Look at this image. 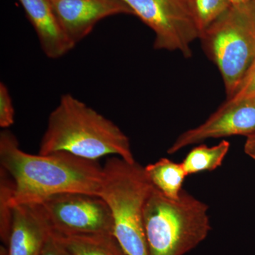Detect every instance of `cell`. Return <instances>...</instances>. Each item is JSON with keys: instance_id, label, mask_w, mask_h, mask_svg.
Returning <instances> with one entry per match:
<instances>
[{"instance_id": "obj_5", "label": "cell", "mask_w": 255, "mask_h": 255, "mask_svg": "<svg viewBox=\"0 0 255 255\" xmlns=\"http://www.w3.org/2000/svg\"><path fill=\"white\" fill-rule=\"evenodd\" d=\"M206 55L217 66L227 97L255 59V3L232 6L201 33Z\"/></svg>"}, {"instance_id": "obj_11", "label": "cell", "mask_w": 255, "mask_h": 255, "mask_svg": "<svg viewBox=\"0 0 255 255\" xmlns=\"http://www.w3.org/2000/svg\"><path fill=\"white\" fill-rule=\"evenodd\" d=\"M34 28L43 53L57 59L67 54L75 45L65 34L49 0H18Z\"/></svg>"}, {"instance_id": "obj_21", "label": "cell", "mask_w": 255, "mask_h": 255, "mask_svg": "<svg viewBox=\"0 0 255 255\" xmlns=\"http://www.w3.org/2000/svg\"><path fill=\"white\" fill-rule=\"evenodd\" d=\"M230 1H231V4L233 6H238V5L248 4V3L251 2L254 0H230Z\"/></svg>"}, {"instance_id": "obj_19", "label": "cell", "mask_w": 255, "mask_h": 255, "mask_svg": "<svg viewBox=\"0 0 255 255\" xmlns=\"http://www.w3.org/2000/svg\"><path fill=\"white\" fill-rule=\"evenodd\" d=\"M40 255H70L52 233Z\"/></svg>"}, {"instance_id": "obj_7", "label": "cell", "mask_w": 255, "mask_h": 255, "mask_svg": "<svg viewBox=\"0 0 255 255\" xmlns=\"http://www.w3.org/2000/svg\"><path fill=\"white\" fill-rule=\"evenodd\" d=\"M52 232L60 234H114L110 208L100 196L65 193L38 203Z\"/></svg>"}, {"instance_id": "obj_20", "label": "cell", "mask_w": 255, "mask_h": 255, "mask_svg": "<svg viewBox=\"0 0 255 255\" xmlns=\"http://www.w3.org/2000/svg\"><path fill=\"white\" fill-rule=\"evenodd\" d=\"M246 137L244 146L245 152L255 160V132Z\"/></svg>"}, {"instance_id": "obj_16", "label": "cell", "mask_w": 255, "mask_h": 255, "mask_svg": "<svg viewBox=\"0 0 255 255\" xmlns=\"http://www.w3.org/2000/svg\"><path fill=\"white\" fill-rule=\"evenodd\" d=\"M0 176V236L1 241L7 245L12 223V209L9 199L13 189V183L9 174L1 169Z\"/></svg>"}, {"instance_id": "obj_2", "label": "cell", "mask_w": 255, "mask_h": 255, "mask_svg": "<svg viewBox=\"0 0 255 255\" xmlns=\"http://www.w3.org/2000/svg\"><path fill=\"white\" fill-rule=\"evenodd\" d=\"M59 152L94 161L111 155L135 161L130 140L122 129L69 94L60 97L50 114L38 153Z\"/></svg>"}, {"instance_id": "obj_8", "label": "cell", "mask_w": 255, "mask_h": 255, "mask_svg": "<svg viewBox=\"0 0 255 255\" xmlns=\"http://www.w3.org/2000/svg\"><path fill=\"white\" fill-rule=\"evenodd\" d=\"M255 132V99L226 100L204 123L182 132L167 152L173 155L189 145L208 139L236 135L248 136Z\"/></svg>"}, {"instance_id": "obj_3", "label": "cell", "mask_w": 255, "mask_h": 255, "mask_svg": "<svg viewBox=\"0 0 255 255\" xmlns=\"http://www.w3.org/2000/svg\"><path fill=\"white\" fill-rule=\"evenodd\" d=\"M144 228L149 255H185L211 230L209 206L183 189L169 199L154 187L146 201Z\"/></svg>"}, {"instance_id": "obj_9", "label": "cell", "mask_w": 255, "mask_h": 255, "mask_svg": "<svg viewBox=\"0 0 255 255\" xmlns=\"http://www.w3.org/2000/svg\"><path fill=\"white\" fill-rule=\"evenodd\" d=\"M60 25L74 45L90 34L103 18L132 14L123 0H49Z\"/></svg>"}, {"instance_id": "obj_15", "label": "cell", "mask_w": 255, "mask_h": 255, "mask_svg": "<svg viewBox=\"0 0 255 255\" xmlns=\"http://www.w3.org/2000/svg\"><path fill=\"white\" fill-rule=\"evenodd\" d=\"M201 34L231 6L230 0H189Z\"/></svg>"}, {"instance_id": "obj_22", "label": "cell", "mask_w": 255, "mask_h": 255, "mask_svg": "<svg viewBox=\"0 0 255 255\" xmlns=\"http://www.w3.org/2000/svg\"><path fill=\"white\" fill-rule=\"evenodd\" d=\"M254 1H255V0H254Z\"/></svg>"}, {"instance_id": "obj_13", "label": "cell", "mask_w": 255, "mask_h": 255, "mask_svg": "<svg viewBox=\"0 0 255 255\" xmlns=\"http://www.w3.org/2000/svg\"><path fill=\"white\" fill-rule=\"evenodd\" d=\"M145 169L156 189L169 199H179L183 190V183L188 176L182 162L177 163L162 157L154 163L146 165Z\"/></svg>"}, {"instance_id": "obj_12", "label": "cell", "mask_w": 255, "mask_h": 255, "mask_svg": "<svg viewBox=\"0 0 255 255\" xmlns=\"http://www.w3.org/2000/svg\"><path fill=\"white\" fill-rule=\"evenodd\" d=\"M51 233L70 255H128L114 234Z\"/></svg>"}, {"instance_id": "obj_18", "label": "cell", "mask_w": 255, "mask_h": 255, "mask_svg": "<svg viewBox=\"0 0 255 255\" xmlns=\"http://www.w3.org/2000/svg\"><path fill=\"white\" fill-rule=\"evenodd\" d=\"M15 112L9 90L4 83H0V127L8 129L14 123Z\"/></svg>"}, {"instance_id": "obj_4", "label": "cell", "mask_w": 255, "mask_h": 255, "mask_svg": "<svg viewBox=\"0 0 255 255\" xmlns=\"http://www.w3.org/2000/svg\"><path fill=\"white\" fill-rule=\"evenodd\" d=\"M154 186L145 167L119 157L107 159L99 196L110 208L114 236L128 255H149L143 214Z\"/></svg>"}, {"instance_id": "obj_1", "label": "cell", "mask_w": 255, "mask_h": 255, "mask_svg": "<svg viewBox=\"0 0 255 255\" xmlns=\"http://www.w3.org/2000/svg\"><path fill=\"white\" fill-rule=\"evenodd\" d=\"M0 164L13 183L11 207L38 204L65 193L100 194L103 166L67 152L33 155L20 148L8 129L0 133Z\"/></svg>"}, {"instance_id": "obj_14", "label": "cell", "mask_w": 255, "mask_h": 255, "mask_svg": "<svg viewBox=\"0 0 255 255\" xmlns=\"http://www.w3.org/2000/svg\"><path fill=\"white\" fill-rule=\"evenodd\" d=\"M231 144L223 140L217 145L196 146L187 154L182 164L187 175L219 168L229 152Z\"/></svg>"}, {"instance_id": "obj_6", "label": "cell", "mask_w": 255, "mask_h": 255, "mask_svg": "<svg viewBox=\"0 0 255 255\" xmlns=\"http://www.w3.org/2000/svg\"><path fill=\"white\" fill-rule=\"evenodd\" d=\"M133 15L155 33L154 48L192 56L191 44L201 31L189 0H123Z\"/></svg>"}, {"instance_id": "obj_17", "label": "cell", "mask_w": 255, "mask_h": 255, "mask_svg": "<svg viewBox=\"0 0 255 255\" xmlns=\"http://www.w3.org/2000/svg\"><path fill=\"white\" fill-rule=\"evenodd\" d=\"M251 99H255V59L235 91L226 100L236 102Z\"/></svg>"}, {"instance_id": "obj_10", "label": "cell", "mask_w": 255, "mask_h": 255, "mask_svg": "<svg viewBox=\"0 0 255 255\" xmlns=\"http://www.w3.org/2000/svg\"><path fill=\"white\" fill-rule=\"evenodd\" d=\"M50 233L49 225L38 204L15 206L8 248L1 247V255H40Z\"/></svg>"}]
</instances>
